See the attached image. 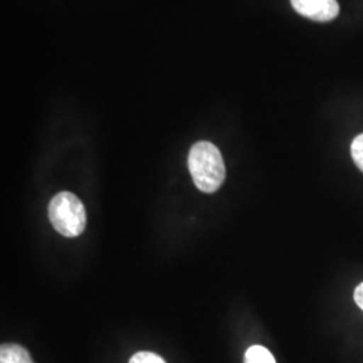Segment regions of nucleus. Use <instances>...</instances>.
<instances>
[{"instance_id": "1", "label": "nucleus", "mask_w": 363, "mask_h": 363, "mask_svg": "<svg viewBox=\"0 0 363 363\" xmlns=\"http://www.w3.org/2000/svg\"><path fill=\"white\" fill-rule=\"evenodd\" d=\"M189 169L195 186L208 194L216 193L226 177L220 150L210 142H198L191 147Z\"/></svg>"}, {"instance_id": "2", "label": "nucleus", "mask_w": 363, "mask_h": 363, "mask_svg": "<svg viewBox=\"0 0 363 363\" xmlns=\"http://www.w3.org/2000/svg\"><path fill=\"white\" fill-rule=\"evenodd\" d=\"M49 218L54 229L67 238H74L85 230L86 211L82 202L72 193H60L49 203Z\"/></svg>"}, {"instance_id": "3", "label": "nucleus", "mask_w": 363, "mask_h": 363, "mask_svg": "<svg viewBox=\"0 0 363 363\" xmlns=\"http://www.w3.org/2000/svg\"><path fill=\"white\" fill-rule=\"evenodd\" d=\"M291 4L296 13L315 22H330L339 13L337 0H291Z\"/></svg>"}, {"instance_id": "4", "label": "nucleus", "mask_w": 363, "mask_h": 363, "mask_svg": "<svg viewBox=\"0 0 363 363\" xmlns=\"http://www.w3.org/2000/svg\"><path fill=\"white\" fill-rule=\"evenodd\" d=\"M0 363H34V361L22 346L3 345L0 349Z\"/></svg>"}, {"instance_id": "5", "label": "nucleus", "mask_w": 363, "mask_h": 363, "mask_svg": "<svg viewBox=\"0 0 363 363\" xmlns=\"http://www.w3.org/2000/svg\"><path fill=\"white\" fill-rule=\"evenodd\" d=\"M245 363H276L272 352L264 346H252L245 352Z\"/></svg>"}, {"instance_id": "6", "label": "nucleus", "mask_w": 363, "mask_h": 363, "mask_svg": "<svg viewBox=\"0 0 363 363\" xmlns=\"http://www.w3.org/2000/svg\"><path fill=\"white\" fill-rule=\"evenodd\" d=\"M351 156L357 164V167L363 172V133L357 136L351 143Z\"/></svg>"}, {"instance_id": "7", "label": "nucleus", "mask_w": 363, "mask_h": 363, "mask_svg": "<svg viewBox=\"0 0 363 363\" xmlns=\"http://www.w3.org/2000/svg\"><path fill=\"white\" fill-rule=\"evenodd\" d=\"M130 363H166V361L162 357L154 354V352L140 351V352H136L130 358Z\"/></svg>"}, {"instance_id": "8", "label": "nucleus", "mask_w": 363, "mask_h": 363, "mask_svg": "<svg viewBox=\"0 0 363 363\" xmlns=\"http://www.w3.org/2000/svg\"><path fill=\"white\" fill-rule=\"evenodd\" d=\"M354 300H355L357 306L363 311V283L357 286V289L354 292Z\"/></svg>"}]
</instances>
